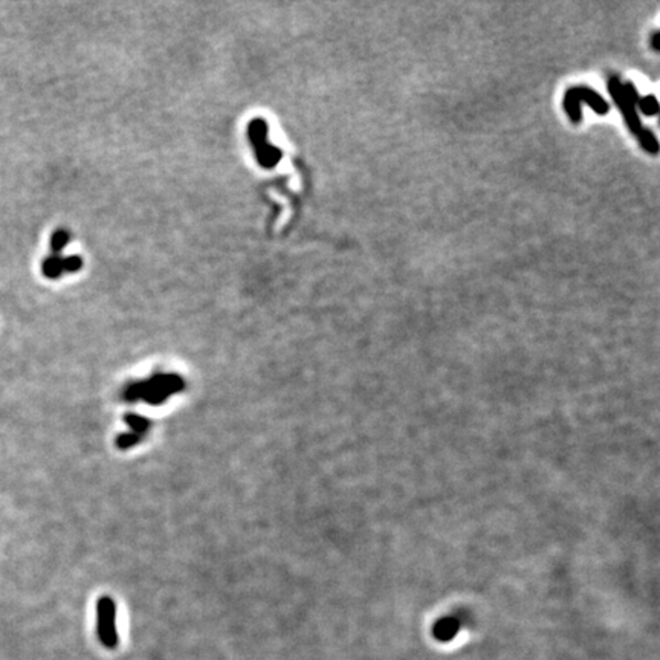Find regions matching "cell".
I'll use <instances>...</instances> for the list:
<instances>
[{
    "instance_id": "cell-3",
    "label": "cell",
    "mask_w": 660,
    "mask_h": 660,
    "mask_svg": "<svg viewBox=\"0 0 660 660\" xmlns=\"http://www.w3.org/2000/svg\"><path fill=\"white\" fill-rule=\"evenodd\" d=\"M97 633L106 648L113 650L118 645L116 633V605L112 598L102 596L97 603Z\"/></svg>"
},
{
    "instance_id": "cell-10",
    "label": "cell",
    "mask_w": 660,
    "mask_h": 660,
    "mask_svg": "<svg viewBox=\"0 0 660 660\" xmlns=\"http://www.w3.org/2000/svg\"><path fill=\"white\" fill-rule=\"evenodd\" d=\"M641 109L643 110V113L656 115L657 109H659L657 100L654 97H645L643 100H641Z\"/></svg>"
},
{
    "instance_id": "cell-7",
    "label": "cell",
    "mask_w": 660,
    "mask_h": 660,
    "mask_svg": "<svg viewBox=\"0 0 660 660\" xmlns=\"http://www.w3.org/2000/svg\"><path fill=\"white\" fill-rule=\"evenodd\" d=\"M126 422L129 427L131 428V432H135V434L138 436H144L147 431H149V427H150V422L144 419L143 416H138V414H127L126 416Z\"/></svg>"
},
{
    "instance_id": "cell-4",
    "label": "cell",
    "mask_w": 660,
    "mask_h": 660,
    "mask_svg": "<svg viewBox=\"0 0 660 660\" xmlns=\"http://www.w3.org/2000/svg\"><path fill=\"white\" fill-rule=\"evenodd\" d=\"M249 136H251V141L254 144L255 155L257 158H259V163L266 168L275 167L282 158V152L278 150L277 147L268 144L266 122L263 120H254L251 122V126H249Z\"/></svg>"
},
{
    "instance_id": "cell-9",
    "label": "cell",
    "mask_w": 660,
    "mask_h": 660,
    "mask_svg": "<svg viewBox=\"0 0 660 660\" xmlns=\"http://www.w3.org/2000/svg\"><path fill=\"white\" fill-rule=\"evenodd\" d=\"M68 239H69V234L63 231V230H58L55 231V234L53 236V249H54V253H60L62 249L66 246V244H68Z\"/></svg>"
},
{
    "instance_id": "cell-6",
    "label": "cell",
    "mask_w": 660,
    "mask_h": 660,
    "mask_svg": "<svg viewBox=\"0 0 660 660\" xmlns=\"http://www.w3.org/2000/svg\"><path fill=\"white\" fill-rule=\"evenodd\" d=\"M83 262L80 257H68V259H62V257L54 255L49 257V259L45 262L43 265V274L49 278H57L60 275L63 271H69V273H75L80 268H82Z\"/></svg>"
},
{
    "instance_id": "cell-8",
    "label": "cell",
    "mask_w": 660,
    "mask_h": 660,
    "mask_svg": "<svg viewBox=\"0 0 660 660\" xmlns=\"http://www.w3.org/2000/svg\"><path fill=\"white\" fill-rule=\"evenodd\" d=\"M141 439L143 437L135 434V432H126V434H121L118 436V439H116V446H118L120 450H129L131 448V446H135L141 442Z\"/></svg>"
},
{
    "instance_id": "cell-11",
    "label": "cell",
    "mask_w": 660,
    "mask_h": 660,
    "mask_svg": "<svg viewBox=\"0 0 660 660\" xmlns=\"http://www.w3.org/2000/svg\"><path fill=\"white\" fill-rule=\"evenodd\" d=\"M659 39H660V37H659V33H656L654 35H652V48H654L656 51H659V43H657V42H659Z\"/></svg>"
},
{
    "instance_id": "cell-2",
    "label": "cell",
    "mask_w": 660,
    "mask_h": 660,
    "mask_svg": "<svg viewBox=\"0 0 660 660\" xmlns=\"http://www.w3.org/2000/svg\"><path fill=\"white\" fill-rule=\"evenodd\" d=\"M608 86H610V92L613 93V97L618 102V106L622 109V113L625 116L627 124L630 126L634 134L639 136L642 145L651 153L657 152V141L656 138L652 136L650 131L643 130L639 124V120H637L636 115V100H637V91L633 87V84H627L622 86L618 78H612L608 82Z\"/></svg>"
},
{
    "instance_id": "cell-5",
    "label": "cell",
    "mask_w": 660,
    "mask_h": 660,
    "mask_svg": "<svg viewBox=\"0 0 660 660\" xmlns=\"http://www.w3.org/2000/svg\"><path fill=\"white\" fill-rule=\"evenodd\" d=\"M585 101L596 110L598 113H607L608 104L599 97L596 92H593L589 87H574L570 89L566 95V101H564V106H566L567 113L570 115V118L575 122L579 121L581 118V113H579V102Z\"/></svg>"
},
{
    "instance_id": "cell-1",
    "label": "cell",
    "mask_w": 660,
    "mask_h": 660,
    "mask_svg": "<svg viewBox=\"0 0 660 660\" xmlns=\"http://www.w3.org/2000/svg\"><path fill=\"white\" fill-rule=\"evenodd\" d=\"M185 388V381L178 375L158 373L150 379L131 383L124 388V399L127 402L144 401L150 405H161L172 394L179 393Z\"/></svg>"
}]
</instances>
